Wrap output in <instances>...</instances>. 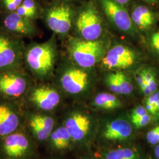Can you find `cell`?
<instances>
[{
	"label": "cell",
	"instance_id": "19",
	"mask_svg": "<svg viewBox=\"0 0 159 159\" xmlns=\"http://www.w3.org/2000/svg\"><path fill=\"white\" fill-rule=\"evenodd\" d=\"M94 104L97 107L104 110H114L121 106V102L117 97L107 93H102L97 95Z\"/></svg>",
	"mask_w": 159,
	"mask_h": 159
},
{
	"label": "cell",
	"instance_id": "17",
	"mask_svg": "<svg viewBox=\"0 0 159 159\" xmlns=\"http://www.w3.org/2000/svg\"><path fill=\"white\" fill-rule=\"evenodd\" d=\"M132 133L130 123L125 119L114 120L106 125L103 136L109 141L124 140Z\"/></svg>",
	"mask_w": 159,
	"mask_h": 159
},
{
	"label": "cell",
	"instance_id": "25",
	"mask_svg": "<svg viewBox=\"0 0 159 159\" xmlns=\"http://www.w3.org/2000/svg\"><path fill=\"white\" fill-rule=\"evenodd\" d=\"M146 138L148 142L151 144L156 145L159 144V125H157L149 131Z\"/></svg>",
	"mask_w": 159,
	"mask_h": 159
},
{
	"label": "cell",
	"instance_id": "38",
	"mask_svg": "<svg viewBox=\"0 0 159 159\" xmlns=\"http://www.w3.org/2000/svg\"></svg>",
	"mask_w": 159,
	"mask_h": 159
},
{
	"label": "cell",
	"instance_id": "36",
	"mask_svg": "<svg viewBox=\"0 0 159 159\" xmlns=\"http://www.w3.org/2000/svg\"><path fill=\"white\" fill-rule=\"evenodd\" d=\"M67 1H71L72 0H67Z\"/></svg>",
	"mask_w": 159,
	"mask_h": 159
},
{
	"label": "cell",
	"instance_id": "11",
	"mask_svg": "<svg viewBox=\"0 0 159 159\" xmlns=\"http://www.w3.org/2000/svg\"><path fill=\"white\" fill-rule=\"evenodd\" d=\"M101 7L109 21L124 34L134 36L136 28L125 7L111 0H99Z\"/></svg>",
	"mask_w": 159,
	"mask_h": 159
},
{
	"label": "cell",
	"instance_id": "34",
	"mask_svg": "<svg viewBox=\"0 0 159 159\" xmlns=\"http://www.w3.org/2000/svg\"><path fill=\"white\" fill-rule=\"evenodd\" d=\"M150 4H156L159 2V0H142Z\"/></svg>",
	"mask_w": 159,
	"mask_h": 159
},
{
	"label": "cell",
	"instance_id": "26",
	"mask_svg": "<svg viewBox=\"0 0 159 159\" xmlns=\"http://www.w3.org/2000/svg\"><path fill=\"white\" fill-rule=\"evenodd\" d=\"M147 114H148V113L145 108V107L142 106H138L132 111V113L131 115V121L133 122Z\"/></svg>",
	"mask_w": 159,
	"mask_h": 159
},
{
	"label": "cell",
	"instance_id": "35",
	"mask_svg": "<svg viewBox=\"0 0 159 159\" xmlns=\"http://www.w3.org/2000/svg\"><path fill=\"white\" fill-rule=\"evenodd\" d=\"M156 116H157V119H159V111L156 114Z\"/></svg>",
	"mask_w": 159,
	"mask_h": 159
},
{
	"label": "cell",
	"instance_id": "5",
	"mask_svg": "<svg viewBox=\"0 0 159 159\" xmlns=\"http://www.w3.org/2000/svg\"><path fill=\"white\" fill-rule=\"evenodd\" d=\"M73 27L81 39L98 40L103 31V24L94 3L90 1L75 11Z\"/></svg>",
	"mask_w": 159,
	"mask_h": 159
},
{
	"label": "cell",
	"instance_id": "32",
	"mask_svg": "<svg viewBox=\"0 0 159 159\" xmlns=\"http://www.w3.org/2000/svg\"><path fill=\"white\" fill-rule=\"evenodd\" d=\"M111 1H113L114 2L119 4L121 6H123L125 7L128 6L130 1V0H111Z\"/></svg>",
	"mask_w": 159,
	"mask_h": 159
},
{
	"label": "cell",
	"instance_id": "37",
	"mask_svg": "<svg viewBox=\"0 0 159 159\" xmlns=\"http://www.w3.org/2000/svg\"><path fill=\"white\" fill-rule=\"evenodd\" d=\"M38 1H43V0H38Z\"/></svg>",
	"mask_w": 159,
	"mask_h": 159
},
{
	"label": "cell",
	"instance_id": "21",
	"mask_svg": "<svg viewBox=\"0 0 159 159\" xmlns=\"http://www.w3.org/2000/svg\"><path fill=\"white\" fill-rule=\"evenodd\" d=\"M118 79L119 81L120 86L121 89L123 94H130L134 90V87L130 79L121 71H116Z\"/></svg>",
	"mask_w": 159,
	"mask_h": 159
},
{
	"label": "cell",
	"instance_id": "30",
	"mask_svg": "<svg viewBox=\"0 0 159 159\" xmlns=\"http://www.w3.org/2000/svg\"><path fill=\"white\" fill-rule=\"evenodd\" d=\"M123 159H137L136 154L130 148H122Z\"/></svg>",
	"mask_w": 159,
	"mask_h": 159
},
{
	"label": "cell",
	"instance_id": "29",
	"mask_svg": "<svg viewBox=\"0 0 159 159\" xmlns=\"http://www.w3.org/2000/svg\"><path fill=\"white\" fill-rule=\"evenodd\" d=\"M105 159H123L122 148L110 151L106 156Z\"/></svg>",
	"mask_w": 159,
	"mask_h": 159
},
{
	"label": "cell",
	"instance_id": "27",
	"mask_svg": "<svg viewBox=\"0 0 159 159\" xmlns=\"http://www.w3.org/2000/svg\"><path fill=\"white\" fill-rule=\"evenodd\" d=\"M145 102L153 105L157 113L159 111V91L157 90L147 97Z\"/></svg>",
	"mask_w": 159,
	"mask_h": 159
},
{
	"label": "cell",
	"instance_id": "3",
	"mask_svg": "<svg viewBox=\"0 0 159 159\" xmlns=\"http://www.w3.org/2000/svg\"><path fill=\"white\" fill-rule=\"evenodd\" d=\"M68 57L83 68H90L102 60L105 45L100 40L90 41L79 37H69L66 43Z\"/></svg>",
	"mask_w": 159,
	"mask_h": 159
},
{
	"label": "cell",
	"instance_id": "2",
	"mask_svg": "<svg viewBox=\"0 0 159 159\" xmlns=\"http://www.w3.org/2000/svg\"><path fill=\"white\" fill-rule=\"evenodd\" d=\"M75 12L70 1L53 0L43 7L40 18L54 34L66 38L73 28Z\"/></svg>",
	"mask_w": 159,
	"mask_h": 159
},
{
	"label": "cell",
	"instance_id": "6",
	"mask_svg": "<svg viewBox=\"0 0 159 159\" xmlns=\"http://www.w3.org/2000/svg\"><path fill=\"white\" fill-rule=\"evenodd\" d=\"M24 39L0 27V72L24 67Z\"/></svg>",
	"mask_w": 159,
	"mask_h": 159
},
{
	"label": "cell",
	"instance_id": "8",
	"mask_svg": "<svg viewBox=\"0 0 159 159\" xmlns=\"http://www.w3.org/2000/svg\"><path fill=\"white\" fill-rule=\"evenodd\" d=\"M139 60L140 56L134 50L125 44H118L106 52L101 63L106 69L121 71L134 67Z\"/></svg>",
	"mask_w": 159,
	"mask_h": 159
},
{
	"label": "cell",
	"instance_id": "15",
	"mask_svg": "<svg viewBox=\"0 0 159 159\" xmlns=\"http://www.w3.org/2000/svg\"><path fill=\"white\" fill-rule=\"evenodd\" d=\"M29 125L34 136L40 141H44L50 136L54 120L51 116L39 113H32L29 116Z\"/></svg>",
	"mask_w": 159,
	"mask_h": 159
},
{
	"label": "cell",
	"instance_id": "10",
	"mask_svg": "<svg viewBox=\"0 0 159 159\" xmlns=\"http://www.w3.org/2000/svg\"><path fill=\"white\" fill-rule=\"evenodd\" d=\"M0 27L23 39H33L40 34L35 21L16 12L1 13Z\"/></svg>",
	"mask_w": 159,
	"mask_h": 159
},
{
	"label": "cell",
	"instance_id": "14",
	"mask_svg": "<svg viewBox=\"0 0 159 159\" xmlns=\"http://www.w3.org/2000/svg\"><path fill=\"white\" fill-rule=\"evenodd\" d=\"M91 121L89 117L80 112L69 114L64 121V127L73 140L81 141L89 133Z\"/></svg>",
	"mask_w": 159,
	"mask_h": 159
},
{
	"label": "cell",
	"instance_id": "9",
	"mask_svg": "<svg viewBox=\"0 0 159 159\" xmlns=\"http://www.w3.org/2000/svg\"><path fill=\"white\" fill-rule=\"evenodd\" d=\"M27 103L41 111H50L61 102L59 91L48 84H33L25 96Z\"/></svg>",
	"mask_w": 159,
	"mask_h": 159
},
{
	"label": "cell",
	"instance_id": "1",
	"mask_svg": "<svg viewBox=\"0 0 159 159\" xmlns=\"http://www.w3.org/2000/svg\"><path fill=\"white\" fill-rule=\"evenodd\" d=\"M58 58L55 36L49 40L26 44L24 54V67L34 81H43L52 77Z\"/></svg>",
	"mask_w": 159,
	"mask_h": 159
},
{
	"label": "cell",
	"instance_id": "13",
	"mask_svg": "<svg viewBox=\"0 0 159 159\" xmlns=\"http://www.w3.org/2000/svg\"><path fill=\"white\" fill-rule=\"evenodd\" d=\"M30 149L29 139L24 134L12 133L6 137L2 143V150L10 159H20L25 157Z\"/></svg>",
	"mask_w": 159,
	"mask_h": 159
},
{
	"label": "cell",
	"instance_id": "12",
	"mask_svg": "<svg viewBox=\"0 0 159 159\" xmlns=\"http://www.w3.org/2000/svg\"><path fill=\"white\" fill-rule=\"evenodd\" d=\"M11 101L4 98L0 99V137L14 133L20 123L19 110Z\"/></svg>",
	"mask_w": 159,
	"mask_h": 159
},
{
	"label": "cell",
	"instance_id": "33",
	"mask_svg": "<svg viewBox=\"0 0 159 159\" xmlns=\"http://www.w3.org/2000/svg\"><path fill=\"white\" fill-rule=\"evenodd\" d=\"M154 154L155 156L159 159V144H158L154 148Z\"/></svg>",
	"mask_w": 159,
	"mask_h": 159
},
{
	"label": "cell",
	"instance_id": "31",
	"mask_svg": "<svg viewBox=\"0 0 159 159\" xmlns=\"http://www.w3.org/2000/svg\"><path fill=\"white\" fill-rule=\"evenodd\" d=\"M134 79L136 80L137 84L140 87H142L145 83L144 80V76H143V70L137 71L136 72L134 73Z\"/></svg>",
	"mask_w": 159,
	"mask_h": 159
},
{
	"label": "cell",
	"instance_id": "18",
	"mask_svg": "<svg viewBox=\"0 0 159 159\" xmlns=\"http://www.w3.org/2000/svg\"><path fill=\"white\" fill-rule=\"evenodd\" d=\"M38 0H24L16 12L20 16L35 21L40 18L43 7Z\"/></svg>",
	"mask_w": 159,
	"mask_h": 159
},
{
	"label": "cell",
	"instance_id": "28",
	"mask_svg": "<svg viewBox=\"0 0 159 159\" xmlns=\"http://www.w3.org/2000/svg\"><path fill=\"white\" fill-rule=\"evenodd\" d=\"M151 119L152 118H151L150 115L149 114H147L145 116L142 117L141 118L133 121V123L137 129L142 128V127L148 125V124L150 122Z\"/></svg>",
	"mask_w": 159,
	"mask_h": 159
},
{
	"label": "cell",
	"instance_id": "23",
	"mask_svg": "<svg viewBox=\"0 0 159 159\" xmlns=\"http://www.w3.org/2000/svg\"><path fill=\"white\" fill-rule=\"evenodd\" d=\"M24 0H0V13L16 11Z\"/></svg>",
	"mask_w": 159,
	"mask_h": 159
},
{
	"label": "cell",
	"instance_id": "4",
	"mask_svg": "<svg viewBox=\"0 0 159 159\" xmlns=\"http://www.w3.org/2000/svg\"><path fill=\"white\" fill-rule=\"evenodd\" d=\"M54 75L63 91L70 95H77L87 89L90 76L84 68L75 64L66 58L56 69Z\"/></svg>",
	"mask_w": 159,
	"mask_h": 159
},
{
	"label": "cell",
	"instance_id": "22",
	"mask_svg": "<svg viewBox=\"0 0 159 159\" xmlns=\"http://www.w3.org/2000/svg\"><path fill=\"white\" fill-rule=\"evenodd\" d=\"M106 83L109 89L117 94H123L120 86L119 81L116 71L109 73L106 77Z\"/></svg>",
	"mask_w": 159,
	"mask_h": 159
},
{
	"label": "cell",
	"instance_id": "7",
	"mask_svg": "<svg viewBox=\"0 0 159 159\" xmlns=\"http://www.w3.org/2000/svg\"><path fill=\"white\" fill-rule=\"evenodd\" d=\"M34 81L24 67L0 72V97L14 100L25 97Z\"/></svg>",
	"mask_w": 159,
	"mask_h": 159
},
{
	"label": "cell",
	"instance_id": "24",
	"mask_svg": "<svg viewBox=\"0 0 159 159\" xmlns=\"http://www.w3.org/2000/svg\"><path fill=\"white\" fill-rule=\"evenodd\" d=\"M148 44L150 50L159 59V30L150 33Z\"/></svg>",
	"mask_w": 159,
	"mask_h": 159
},
{
	"label": "cell",
	"instance_id": "16",
	"mask_svg": "<svg viewBox=\"0 0 159 159\" xmlns=\"http://www.w3.org/2000/svg\"><path fill=\"white\" fill-rule=\"evenodd\" d=\"M130 17L136 29L142 31L150 30L156 23L154 12L150 8L143 5L134 7L131 12Z\"/></svg>",
	"mask_w": 159,
	"mask_h": 159
},
{
	"label": "cell",
	"instance_id": "20",
	"mask_svg": "<svg viewBox=\"0 0 159 159\" xmlns=\"http://www.w3.org/2000/svg\"><path fill=\"white\" fill-rule=\"evenodd\" d=\"M51 143L54 148L62 150L68 148L72 139L66 127H60L51 133Z\"/></svg>",
	"mask_w": 159,
	"mask_h": 159
}]
</instances>
